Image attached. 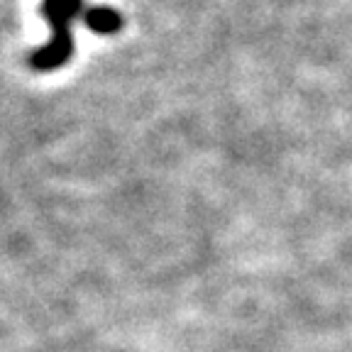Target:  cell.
<instances>
[{
	"label": "cell",
	"instance_id": "obj_1",
	"mask_svg": "<svg viewBox=\"0 0 352 352\" xmlns=\"http://www.w3.org/2000/svg\"><path fill=\"white\" fill-rule=\"evenodd\" d=\"M44 15L50 17V22L56 28V34H54V42L50 47H44L42 52H34L30 64L34 69H56L66 61L69 56V22L83 10V0H44L42 6Z\"/></svg>",
	"mask_w": 352,
	"mask_h": 352
},
{
	"label": "cell",
	"instance_id": "obj_2",
	"mask_svg": "<svg viewBox=\"0 0 352 352\" xmlns=\"http://www.w3.org/2000/svg\"><path fill=\"white\" fill-rule=\"evenodd\" d=\"M122 17L118 15L116 10H110V8H94V10L86 12V22L88 28L94 30V32H116V30H120L122 25Z\"/></svg>",
	"mask_w": 352,
	"mask_h": 352
}]
</instances>
